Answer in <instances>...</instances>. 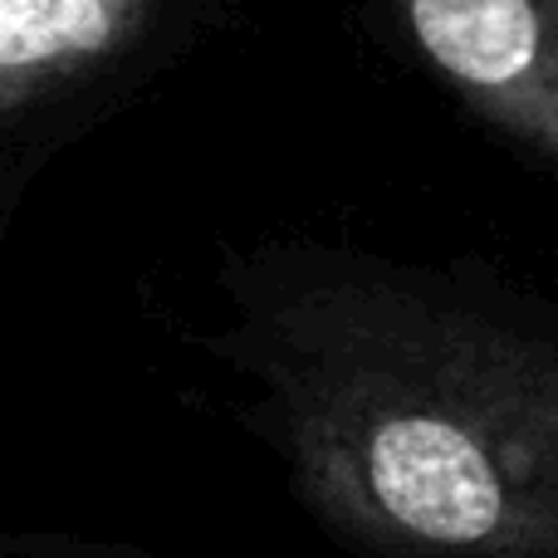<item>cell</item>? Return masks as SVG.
<instances>
[{
    "label": "cell",
    "mask_w": 558,
    "mask_h": 558,
    "mask_svg": "<svg viewBox=\"0 0 558 558\" xmlns=\"http://www.w3.org/2000/svg\"><path fill=\"white\" fill-rule=\"evenodd\" d=\"M221 353L299 505L373 558H558V308L471 270L265 245Z\"/></svg>",
    "instance_id": "1"
},
{
    "label": "cell",
    "mask_w": 558,
    "mask_h": 558,
    "mask_svg": "<svg viewBox=\"0 0 558 558\" xmlns=\"http://www.w3.org/2000/svg\"><path fill=\"white\" fill-rule=\"evenodd\" d=\"M436 74L558 172V0H402Z\"/></svg>",
    "instance_id": "2"
},
{
    "label": "cell",
    "mask_w": 558,
    "mask_h": 558,
    "mask_svg": "<svg viewBox=\"0 0 558 558\" xmlns=\"http://www.w3.org/2000/svg\"><path fill=\"white\" fill-rule=\"evenodd\" d=\"M143 20L147 0H0V113L118 54Z\"/></svg>",
    "instance_id": "3"
},
{
    "label": "cell",
    "mask_w": 558,
    "mask_h": 558,
    "mask_svg": "<svg viewBox=\"0 0 558 558\" xmlns=\"http://www.w3.org/2000/svg\"><path fill=\"white\" fill-rule=\"evenodd\" d=\"M0 558H108V554H78V549H29V544H15V549H0Z\"/></svg>",
    "instance_id": "4"
}]
</instances>
